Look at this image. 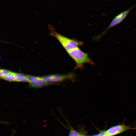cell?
<instances>
[{"mask_svg":"<svg viewBox=\"0 0 136 136\" xmlns=\"http://www.w3.org/2000/svg\"><path fill=\"white\" fill-rule=\"evenodd\" d=\"M48 26L50 35L56 38L66 51L83 45L82 42L75 39H70L63 36L56 32L52 25H49Z\"/></svg>","mask_w":136,"mask_h":136,"instance_id":"2","label":"cell"},{"mask_svg":"<svg viewBox=\"0 0 136 136\" xmlns=\"http://www.w3.org/2000/svg\"><path fill=\"white\" fill-rule=\"evenodd\" d=\"M2 78L10 82L16 81L14 72H12L5 76Z\"/></svg>","mask_w":136,"mask_h":136,"instance_id":"8","label":"cell"},{"mask_svg":"<svg viewBox=\"0 0 136 136\" xmlns=\"http://www.w3.org/2000/svg\"><path fill=\"white\" fill-rule=\"evenodd\" d=\"M89 136H98V134H94V135H90Z\"/></svg>","mask_w":136,"mask_h":136,"instance_id":"12","label":"cell"},{"mask_svg":"<svg viewBox=\"0 0 136 136\" xmlns=\"http://www.w3.org/2000/svg\"><path fill=\"white\" fill-rule=\"evenodd\" d=\"M105 130H100L98 134V136H108Z\"/></svg>","mask_w":136,"mask_h":136,"instance_id":"11","label":"cell"},{"mask_svg":"<svg viewBox=\"0 0 136 136\" xmlns=\"http://www.w3.org/2000/svg\"><path fill=\"white\" fill-rule=\"evenodd\" d=\"M76 63L75 69H83L84 64L86 63L94 65L95 63L89 57L88 53L82 51L78 47L66 51Z\"/></svg>","mask_w":136,"mask_h":136,"instance_id":"1","label":"cell"},{"mask_svg":"<svg viewBox=\"0 0 136 136\" xmlns=\"http://www.w3.org/2000/svg\"><path fill=\"white\" fill-rule=\"evenodd\" d=\"M136 129V127H131L124 124H118L113 126L106 130L108 136H114L130 129Z\"/></svg>","mask_w":136,"mask_h":136,"instance_id":"5","label":"cell"},{"mask_svg":"<svg viewBox=\"0 0 136 136\" xmlns=\"http://www.w3.org/2000/svg\"><path fill=\"white\" fill-rule=\"evenodd\" d=\"M27 82L30 86L36 88H40L50 84L42 77L32 75H26Z\"/></svg>","mask_w":136,"mask_h":136,"instance_id":"6","label":"cell"},{"mask_svg":"<svg viewBox=\"0 0 136 136\" xmlns=\"http://www.w3.org/2000/svg\"><path fill=\"white\" fill-rule=\"evenodd\" d=\"M11 72L6 69H1L0 70V76L1 78H2Z\"/></svg>","mask_w":136,"mask_h":136,"instance_id":"9","label":"cell"},{"mask_svg":"<svg viewBox=\"0 0 136 136\" xmlns=\"http://www.w3.org/2000/svg\"><path fill=\"white\" fill-rule=\"evenodd\" d=\"M135 6V5H134L127 10L123 12L116 15L112 19L107 28L99 35L95 36L93 39L96 41H98L108 30L121 23L125 18L130 11Z\"/></svg>","mask_w":136,"mask_h":136,"instance_id":"3","label":"cell"},{"mask_svg":"<svg viewBox=\"0 0 136 136\" xmlns=\"http://www.w3.org/2000/svg\"><path fill=\"white\" fill-rule=\"evenodd\" d=\"M14 74L16 81L23 82H27L26 75L19 73L14 72Z\"/></svg>","mask_w":136,"mask_h":136,"instance_id":"7","label":"cell"},{"mask_svg":"<svg viewBox=\"0 0 136 136\" xmlns=\"http://www.w3.org/2000/svg\"><path fill=\"white\" fill-rule=\"evenodd\" d=\"M80 136H87L84 134H80Z\"/></svg>","mask_w":136,"mask_h":136,"instance_id":"13","label":"cell"},{"mask_svg":"<svg viewBox=\"0 0 136 136\" xmlns=\"http://www.w3.org/2000/svg\"><path fill=\"white\" fill-rule=\"evenodd\" d=\"M75 74L71 73L67 74H53L45 76L42 77L50 84L60 82L65 80L72 79L75 77Z\"/></svg>","mask_w":136,"mask_h":136,"instance_id":"4","label":"cell"},{"mask_svg":"<svg viewBox=\"0 0 136 136\" xmlns=\"http://www.w3.org/2000/svg\"><path fill=\"white\" fill-rule=\"evenodd\" d=\"M15 132V131H14L13 132L12 134V135H11V136H13V134Z\"/></svg>","mask_w":136,"mask_h":136,"instance_id":"14","label":"cell"},{"mask_svg":"<svg viewBox=\"0 0 136 136\" xmlns=\"http://www.w3.org/2000/svg\"><path fill=\"white\" fill-rule=\"evenodd\" d=\"M80 134L77 130L74 129H71L68 136H80Z\"/></svg>","mask_w":136,"mask_h":136,"instance_id":"10","label":"cell"}]
</instances>
